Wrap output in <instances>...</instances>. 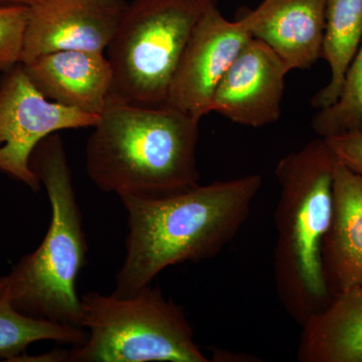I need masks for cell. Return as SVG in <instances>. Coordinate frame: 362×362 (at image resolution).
<instances>
[{
	"label": "cell",
	"mask_w": 362,
	"mask_h": 362,
	"mask_svg": "<svg viewBox=\"0 0 362 362\" xmlns=\"http://www.w3.org/2000/svg\"><path fill=\"white\" fill-rule=\"evenodd\" d=\"M311 125L321 138L362 130V40L345 74L337 102L318 110Z\"/></svg>",
	"instance_id": "17"
},
{
	"label": "cell",
	"mask_w": 362,
	"mask_h": 362,
	"mask_svg": "<svg viewBox=\"0 0 362 362\" xmlns=\"http://www.w3.org/2000/svg\"><path fill=\"white\" fill-rule=\"evenodd\" d=\"M326 0H264L254 11L251 33L290 71L306 70L322 58Z\"/></svg>",
	"instance_id": "12"
},
{
	"label": "cell",
	"mask_w": 362,
	"mask_h": 362,
	"mask_svg": "<svg viewBox=\"0 0 362 362\" xmlns=\"http://www.w3.org/2000/svg\"><path fill=\"white\" fill-rule=\"evenodd\" d=\"M33 0H0V6H13V4H18V6H30Z\"/></svg>",
	"instance_id": "20"
},
{
	"label": "cell",
	"mask_w": 362,
	"mask_h": 362,
	"mask_svg": "<svg viewBox=\"0 0 362 362\" xmlns=\"http://www.w3.org/2000/svg\"><path fill=\"white\" fill-rule=\"evenodd\" d=\"M7 288V277H0V298L4 296V293L6 292Z\"/></svg>",
	"instance_id": "21"
},
{
	"label": "cell",
	"mask_w": 362,
	"mask_h": 362,
	"mask_svg": "<svg viewBox=\"0 0 362 362\" xmlns=\"http://www.w3.org/2000/svg\"><path fill=\"white\" fill-rule=\"evenodd\" d=\"M345 168L362 176V130L324 138Z\"/></svg>",
	"instance_id": "19"
},
{
	"label": "cell",
	"mask_w": 362,
	"mask_h": 362,
	"mask_svg": "<svg viewBox=\"0 0 362 362\" xmlns=\"http://www.w3.org/2000/svg\"><path fill=\"white\" fill-rule=\"evenodd\" d=\"M337 163L329 144L319 137L283 157L275 169L280 194L274 279L281 304L300 326L331 299L321 247L332 220Z\"/></svg>",
	"instance_id": "3"
},
{
	"label": "cell",
	"mask_w": 362,
	"mask_h": 362,
	"mask_svg": "<svg viewBox=\"0 0 362 362\" xmlns=\"http://www.w3.org/2000/svg\"><path fill=\"white\" fill-rule=\"evenodd\" d=\"M361 40L362 0H326L322 59L329 66L330 78L312 98V106L317 110L337 102Z\"/></svg>",
	"instance_id": "15"
},
{
	"label": "cell",
	"mask_w": 362,
	"mask_h": 362,
	"mask_svg": "<svg viewBox=\"0 0 362 362\" xmlns=\"http://www.w3.org/2000/svg\"><path fill=\"white\" fill-rule=\"evenodd\" d=\"M218 0H132L107 49L111 97L165 104L169 85L195 26Z\"/></svg>",
	"instance_id": "6"
},
{
	"label": "cell",
	"mask_w": 362,
	"mask_h": 362,
	"mask_svg": "<svg viewBox=\"0 0 362 362\" xmlns=\"http://www.w3.org/2000/svg\"><path fill=\"white\" fill-rule=\"evenodd\" d=\"M99 117L49 101L21 65L14 66L0 80V171L39 192L42 183L30 168L35 147L59 131L94 127Z\"/></svg>",
	"instance_id": "7"
},
{
	"label": "cell",
	"mask_w": 362,
	"mask_h": 362,
	"mask_svg": "<svg viewBox=\"0 0 362 362\" xmlns=\"http://www.w3.org/2000/svg\"><path fill=\"white\" fill-rule=\"evenodd\" d=\"M87 339L73 362H209L181 307L151 285L130 297L85 293L81 297Z\"/></svg>",
	"instance_id": "5"
},
{
	"label": "cell",
	"mask_w": 362,
	"mask_h": 362,
	"mask_svg": "<svg viewBox=\"0 0 362 362\" xmlns=\"http://www.w3.org/2000/svg\"><path fill=\"white\" fill-rule=\"evenodd\" d=\"M288 71L273 49L252 37L218 83L211 111L247 127L277 122Z\"/></svg>",
	"instance_id": "10"
},
{
	"label": "cell",
	"mask_w": 362,
	"mask_h": 362,
	"mask_svg": "<svg viewBox=\"0 0 362 362\" xmlns=\"http://www.w3.org/2000/svg\"><path fill=\"white\" fill-rule=\"evenodd\" d=\"M30 168L44 185L52 218L44 240L7 275L6 295L16 310L70 327L83 328L76 281L87 262L88 245L65 145L59 133L33 150Z\"/></svg>",
	"instance_id": "4"
},
{
	"label": "cell",
	"mask_w": 362,
	"mask_h": 362,
	"mask_svg": "<svg viewBox=\"0 0 362 362\" xmlns=\"http://www.w3.org/2000/svg\"><path fill=\"white\" fill-rule=\"evenodd\" d=\"M21 65L42 96L66 108L100 116L110 97L113 70L104 52L59 51Z\"/></svg>",
	"instance_id": "11"
},
{
	"label": "cell",
	"mask_w": 362,
	"mask_h": 362,
	"mask_svg": "<svg viewBox=\"0 0 362 362\" xmlns=\"http://www.w3.org/2000/svg\"><path fill=\"white\" fill-rule=\"evenodd\" d=\"M83 328L33 318L14 308L6 292L0 298V359L13 361L23 354L33 343L51 341L74 345L83 344L87 339Z\"/></svg>",
	"instance_id": "16"
},
{
	"label": "cell",
	"mask_w": 362,
	"mask_h": 362,
	"mask_svg": "<svg viewBox=\"0 0 362 362\" xmlns=\"http://www.w3.org/2000/svg\"><path fill=\"white\" fill-rule=\"evenodd\" d=\"M334 206L321 247V266L331 297L362 287V176L338 161Z\"/></svg>",
	"instance_id": "13"
},
{
	"label": "cell",
	"mask_w": 362,
	"mask_h": 362,
	"mask_svg": "<svg viewBox=\"0 0 362 362\" xmlns=\"http://www.w3.org/2000/svg\"><path fill=\"white\" fill-rule=\"evenodd\" d=\"M251 13L226 20L218 6L209 9L195 26L169 85L165 104L202 120L211 113L214 90L247 40Z\"/></svg>",
	"instance_id": "8"
},
{
	"label": "cell",
	"mask_w": 362,
	"mask_h": 362,
	"mask_svg": "<svg viewBox=\"0 0 362 362\" xmlns=\"http://www.w3.org/2000/svg\"><path fill=\"white\" fill-rule=\"evenodd\" d=\"M28 18V6H0V73L21 65Z\"/></svg>",
	"instance_id": "18"
},
{
	"label": "cell",
	"mask_w": 362,
	"mask_h": 362,
	"mask_svg": "<svg viewBox=\"0 0 362 362\" xmlns=\"http://www.w3.org/2000/svg\"><path fill=\"white\" fill-rule=\"evenodd\" d=\"M301 327L298 361L362 362V287L331 297Z\"/></svg>",
	"instance_id": "14"
},
{
	"label": "cell",
	"mask_w": 362,
	"mask_h": 362,
	"mask_svg": "<svg viewBox=\"0 0 362 362\" xmlns=\"http://www.w3.org/2000/svg\"><path fill=\"white\" fill-rule=\"evenodd\" d=\"M262 182L247 175L168 197H119L128 233L113 294L133 296L168 267L218 256L249 218Z\"/></svg>",
	"instance_id": "1"
},
{
	"label": "cell",
	"mask_w": 362,
	"mask_h": 362,
	"mask_svg": "<svg viewBox=\"0 0 362 362\" xmlns=\"http://www.w3.org/2000/svg\"><path fill=\"white\" fill-rule=\"evenodd\" d=\"M126 0H33L21 64L59 51L104 52L115 37Z\"/></svg>",
	"instance_id": "9"
},
{
	"label": "cell",
	"mask_w": 362,
	"mask_h": 362,
	"mask_svg": "<svg viewBox=\"0 0 362 362\" xmlns=\"http://www.w3.org/2000/svg\"><path fill=\"white\" fill-rule=\"evenodd\" d=\"M199 119L168 106L109 97L88 138L87 175L101 192L154 199L199 185Z\"/></svg>",
	"instance_id": "2"
}]
</instances>
